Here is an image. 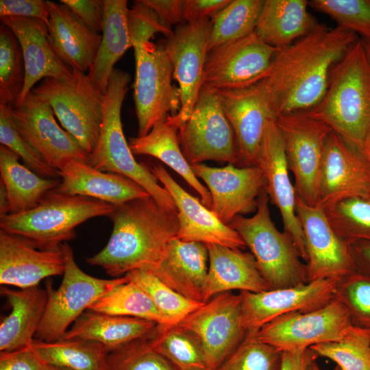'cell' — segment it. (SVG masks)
<instances>
[{"mask_svg": "<svg viewBox=\"0 0 370 370\" xmlns=\"http://www.w3.org/2000/svg\"><path fill=\"white\" fill-rule=\"evenodd\" d=\"M359 38L355 33L319 23L306 36L275 53L261 80L275 116L306 111L324 96L332 66Z\"/></svg>", "mask_w": 370, "mask_h": 370, "instance_id": "6da1fadb", "label": "cell"}, {"mask_svg": "<svg viewBox=\"0 0 370 370\" xmlns=\"http://www.w3.org/2000/svg\"><path fill=\"white\" fill-rule=\"evenodd\" d=\"M109 217L113 225L109 241L86 262L111 277L158 265L179 228L177 212L162 208L151 197L114 206Z\"/></svg>", "mask_w": 370, "mask_h": 370, "instance_id": "7a4b0ae2", "label": "cell"}, {"mask_svg": "<svg viewBox=\"0 0 370 370\" xmlns=\"http://www.w3.org/2000/svg\"><path fill=\"white\" fill-rule=\"evenodd\" d=\"M305 112L362 152L370 135V60L362 39L332 66L324 96Z\"/></svg>", "mask_w": 370, "mask_h": 370, "instance_id": "3957f363", "label": "cell"}, {"mask_svg": "<svg viewBox=\"0 0 370 370\" xmlns=\"http://www.w3.org/2000/svg\"><path fill=\"white\" fill-rule=\"evenodd\" d=\"M130 81L127 73L117 69L113 70L104 95L99 138L89 155L88 164L98 170L121 174L134 180L162 208L177 212L170 194L146 164L135 160L125 137L121 112Z\"/></svg>", "mask_w": 370, "mask_h": 370, "instance_id": "277c9868", "label": "cell"}, {"mask_svg": "<svg viewBox=\"0 0 370 370\" xmlns=\"http://www.w3.org/2000/svg\"><path fill=\"white\" fill-rule=\"evenodd\" d=\"M113 209V205L96 199L53 190L34 208L0 217V230L20 236L40 249H58L77 236L78 225L92 218L109 217Z\"/></svg>", "mask_w": 370, "mask_h": 370, "instance_id": "5b68a950", "label": "cell"}, {"mask_svg": "<svg viewBox=\"0 0 370 370\" xmlns=\"http://www.w3.org/2000/svg\"><path fill=\"white\" fill-rule=\"evenodd\" d=\"M266 188L258 199L251 217H236L230 223L254 256L258 269L269 288L278 289L306 284V264L291 238L280 232L273 222Z\"/></svg>", "mask_w": 370, "mask_h": 370, "instance_id": "8992f818", "label": "cell"}, {"mask_svg": "<svg viewBox=\"0 0 370 370\" xmlns=\"http://www.w3.org/2000/svg\"><path fill=\"white\" fill-rule=\"evenodd\" d=\"M47 101L62 127L90 155L98 142L105 95L87 74L72 69L66 77H47L32 90Z\"/></svg>", "mask_w": 370, "mask_h": 370, "instance_id": "52a82bcc", "label": "cell"}, {"mask_svg": "<svg viewBox=\"0 0 370 370\" xmlns=\"http://www.w3.org/2000/svg\"><path fill=\"white\" fill-rule=\"evenodd\" d=\"M65 269L58 289L46 282L47 301L34 339L53 342L62 338L68 327L98 299L116 286L129 281L127 276L106 280L92 277L77 264L67 243L60 246Z\"/></svg>", "mask_w": 370, "mask_h": 370, "instance_id": "ba28073f", "label": "cell"}, {"mask_svg": "<svg viewBox=\"0 0 370 370\" xmlns=\"http://www.w3.org/2000/svg\"><path fill=\"white\" fill-rule=\"evenodd\" d=\"M275 123L294 176L296 198L308 206H318L324 149L332 130L305 111L279 115Z\"/></svg>", "mask_w": 370, "mask_h": 370, "instance_id": "9c48e42d", "label": "cell"}, {"mask_svg": "<svg viewBox=\"0 0 370 370\" xmlns=\"http://www.w3.org/2000/svg\"><path fill=\"white\" fill-rule=\"evenodd\" d=\"M134 50V99L138 136H143L156 123L178 113L181 107L180 92L172 84L173 69L163 45L150 42Z\"/></svg>", "mask_w": 370, "mask_h": 370, "instance_id": "30bf717a", "label": "cell"}, {"mask_svg": "<svg viewBox=\"0 0 370 370\" xmlns=\"http://www.w3.org/2000/svg\"><path fill=\"white\" fill-rule=\"evenodd\" d=\"M178 136L190 165L207 160L237 163L232 127L212 88L203 85L189 117L178 127Z\"/></svg>", "mask_w": 370, "mask_h": 370, "instance_id": "8fae6325", "label": "cell"}, {"mask_svg": "<svg viewBox=\"0 0 370 370\" xmlns=\"http://www.w3.org/2000/svg\"><path fill=\"white\" fill-rule=\"evenodd\" d=\"M177 325L200 342L207 368L219 369L246 336L241 295L230 291L218 294Z\"/></svg>", "mask_w": 370, "mask_h": 370, "instance_id": "7c38bea8", "label": "cell"}, {"mask_svg": "<svg viewBox=\"0 0 370 370\" xmlns=\"http://www.w3.org/2000/svg\"><path fill=\"white\" fill-rule=\"evenodd\" d=\"M352 327L347 310L335 297L313 311L281 315L264 325L256 336L280 352H291L338 341Z\"/></svg>", "mask_w": 370, "mask_h": 370, "instance_id": "4fadbf2b", "label": "cell"}, {"mask_svg": "<svg viewBox=\"0 0 370 370\" xmlns=\"http://www.w3.org/2000/svg\"><path fill=\"white\" fill-rule=\"evenodd\" d=\"M14 125L26 143L57 171L73 160L88 163L89 155L54 118L50 105L31 91L10 106Z\"/></svg>", "mask_w": 370, "mask_h": 370, "instance_id": "5bb4252c", "label": "cell"}, {"mask_svg": "<svg viewBox=\"0 0 370 370\" xmlns=\"http://www.w3.org/2000/svg\"><path fill=\"white\" fill-rule=\"evenodd\" d=\"M278 51L254 32L223 45L207 54L203 85L214 90H230L255 84L267 77Z\"/></svg>", "mask_w": 370, "mask_h": 370, "instance_id": "9a60e30c", "label": "cell"}, {"mask_svg": "<svg viewBox=\"0 0 370 370\" xmlns=\"http://www.w3.org/2000/svg\"><path fill=\"white\" fill-rule=\"evenodd\" d=\"M212 20L179 24L163 44L180 92L178 113L167 119L178 127L189 117L203 86Z\"/></svg>", "mask_w": 370, "mask_h": 370, "instance_id": "2e32d148", "label": "cell"}, {"mask_svg": "<svg viewBox=\"0 0 370 370\" xmlns=\"http://www.w3.org/2000/svg\"><path fill=\"white\" fill-rule=\"evenodd\" d=\"M296 213L302 227L307 252L308 281H338L355 270L350 245L331 226L325 209L296 198Z\"/></svg>", "mask_w": 370, "mask_h": 370, "instance_id": "e0dca14e", "label": "cell"}, {"mask_svg": "<svg viewBox=\"0 0 370 370\" xmlns=\"http://www.w3.org/2000/svg\"><path fill=\"white\" fill-rule=\"evenodd\" d=\"M215 90L234 134L236 165L257 166L267 125L271 120L275 119L261 81L245 88Z\"/></svg>", "mask_w": 370, "mask_h": 370, "instance_id": "ac0fdd59", "label": "cell"}, {"mask_svg": "<svg viewBox=\"0 0 370 370\" xmlns=\"http://www.w3.org/2000/svg\"><path fill=\"white\" fill-rule=\"evenodd\" d=\"M191 166L210 192V210L224 224L230 225L237 216L256 211L258 197L267 186L258 166L238 167L230 164L219 168L204 163Z\"/></svg>", "mask_w": 370, "mask_h": 370, "instance_id": "d6986e66", "label": "cell"}, {"mask_svg": "<svg viewBox=\"0 0 370 370\" xmlns=\"http://www.w3.org/2000/svg\"><path fill=\"white\" fill-rule=\"evenodd\" d=\"M336 282L318 280L295 286L258 293L241 291L243 325L258 333L271 320L292 312H310L335 298Z\"/></svg>", "mask_w": 370, "mask_h": 370, "instance_id": "ffe728a7", "label": "cell"}, {"mask_svg": "<svg viewBox=\"0 0 370 370\" xmlns=\"http://www.w3.org/2000/svg\"><path fill=\"white\" fill-rule=\"evenodd\" d=\"M257 166L264 175L269 199L280 213L284 232L291 238L301 258L306 262L304 232L296 213L295 190L290 180L283 139L275 119L271 120L267 125Z\"/></svg>", "mask_w": 370, "mask_h": 370, "instance_id": "44dd1931", "label": "cell"}, {"mask_svg": "<svg viewBox=\"0 0 370 370\" xmlns=\"http://www.w3.org/2000/svg\"><path fill=\"white\" fill-rule=\"evenodd\" d=\"M370 194V164L361 151L332 131L325 143L318 206Z\"/></svg>", "mask_w": 370, "mask_h": 370, "instance_id": "7402d4cb", "label": "cell"}, {"mask_svg": "<svg viewBox=\"0 0 370 370\" xmlns=\"http://www.w3.org/2000/svg\"><path fill=\"white\" fill-rule=\"evenodd\" d=\"M149 168L175 203L179 222L177 238L241 250L246 249L239 234L229 225L221 222L197 198L186 191L162 164H153Z\"/></svg>", "mask_w": 370, "mask_h": 370, "instance_id": "603a6c76", "label": "cell"}, {"mask_svg": "<svg viewBox=\"0 0 370 370\" xmlns=\"http://www.w3.org/2000/svg\"><path fill=\"white\" fill-rule=\"evenodd\" d=\"M61 249L43 250L27 239L0 230V284L18 288L38 286L40 282L63 275Z\"/></svg>", "mask_w": 370, "mask_h": 370, "instance_id": "cb8c5ba5", "label": "cell"}, {"mask_svg": "<svg viewBox=\"0 0 370 370\" xmlns=\"http://www.w3.org/2000/svg\"><path fill=\"white\" fill-rule=\"evenodd\" d=\"M209 256L206 244L172 239L160 262L149 271L183 297L205 303Z\"/></svg>", "mask_w": 370, "mask_h": 370, "instance_id": "d4e9b609", "label": "cell"}, {"mask_svg": "<svg viewBox=\"0 0 370 370\" xmlns=\"http://www.w3.org/2000/svg\"><path fill=\"white\" fill-rule=\"evenodd\" d=\"M47 3V39L53 52L71 69L88 71L97 57L102 36L88 28L64 4Z\"/></svg>", "mask_w": 370, "mask_h": 370, "instance_id": "484cf974", "label": "cell"}, {"mask_svg": "<svg viewBox=\"0 0 370 370\" xmlns=\"http://www.w3.org/2000/svg\"><path fill=\"white\" fill-rule=\"evenodd\" d=\"M1 21L16 36L23 57L24 85L15 103L22 102L39 80L71 75L72 69L57 57L48 41L47 23L37 18L17 16L1 17Z\"/></svg>", "mask_w": 370, "mask_h": 370, "instance_id": "4316f807", "label": "cell"}, {"mask_svg": "<svg viewBox=\"0 0 370 370\" xmlns=\"http://www.w3.org/2000/svg\"><path fill=\"white\" fill-rule=\"evenodd\" d=\"M58 175L61 181L55 190L62 194L91 197L113 206L151 197L134 180L98 170L84 161L69 162L58 171Z\"/></svg>", "mask_w": 370, "mask_h": 370, "instance_id": "83f0119b", "label": "cell"}, {"mask_svg": "<svg viewBox=\"0 0 370 370\" xmlns=\"http://www.w3.org/2000/svg\"><path fill=\"white\" fill-rule=\"evenodd\" d=\"M206 246L209 265L205 302L232 290L253 293L271 290L251 252L215 244Z\"/></svg>", "mask_w": 370, "mask_h": 370, "instance_id": "f1b7e54d", "label": "cell"}, {"mask_svg": "<svg viewBox=\"0 0 370 370\" xmlns=\"http://www.w3.org/2000/svg\"><path fill=\"white\" fill-rule=\"evenodd\" d=\"M11 308L0 323V352H8L31 346L43 317L47 293L38 286L13 290L1 287Z\"/></svg>", "mask_w": 370, "mask_h": 370, "instance_id": "f546056e", "label": "cell"}, {"mask_svg": "<svg viewBox=\"0 0 370 370\" xmlns=\"http://www.w3.org/2000/svg\"><path fill=\"white\" fill-rule=\"evenodd\" d=\"M158 325L137 317L86 310L62 338L96 342L103 345L110 353L134 341L149 337Z\"/></svg>", "mask_w": 370, "mask_h": 370, "instance_id": "4dcf8cb0", "label": "cell"}, {"mask_svg": "<svg viewBox=\"0 0 370 370\" xmlns=\"http://www.w3.org/2000/svg\"><path fill=\"white\" fill-rule=\"evenodd\" d=\"M308 6L306 0H264L254 32L267 45L283 49L319 24Z\"/></svg>", "mask_w": 370, "mask_h": 370, "instance_id": "1f68e13d", "label": "cell"}, {"mask_svg": "<svg viewBox=\"0 0 370 370\" xmlns=\"http://www.w3.org/2000/svg\"><path fill=\"white\" fill-rule=\"evenodd\" d=\"M128 144L134 156L154 157L174 170L199 194L202 204L210 209V192L198 180L181 150L175 124L166 119L156 123L147 134L130 138Z\"/></svg>", "mask_w": 370, "mask_h": 370, "instance_id": "d6a6232c", "label": "cell"}, {"mask_svg": "<svg viewBox=\"0 0 370 370\" xmlns=\"http://www.w3.org/2000/svg\"><path fill=\"white\" fill-rule=\"evenodd\" d=\"M105 16L102 38L97 57L87 76L103 95L106 92L114 66L132 47L130 39L126 0H104Z\"/></svg>", "mask_w": 370, "mask_h": 370, "instance_id": "836d02e7", "label": "cell"}, {"mask_svg": "<svg viewBox=\"0 0 370 370\" xmlns=\"http://www.w3.org/2000/svg\"><path fill=\"white\" fill-rule=\"evenodd\" d=\"M0 175L9 200L10 214L31 210L60 184V180L45 178L19 162V157L0 146Z\"/></svg>", "mask_w": 370, "mask_h": 370, "instance_id": "e575fe53", "label": "cell"}, {"mask_svg": "<svg viewBox=\"0 0 370 370\" xmlns=\"http://www.w3.org/2000/svg\"><path fill=\"white\" fill-rule=\"evenodd\" d=\"M32 345L49 365L65 370H106L109 352L96 342L62 338L45 342L34 339Z\"/></svg>", "mask_w": 370, "mask_h": 370, "instance_id": "d590c367", "label": "cell"}, {"mask_svg": "<svg viewBox=\"0 0 370 370\" xmlns=\"http://www.w3.org/2000/svg\"><path fill=\"white\" fill-rule=\"evenodd\" d=\"M153 349L175 370L208 369L203 348L198 339L177 324L158 325L149 337Z\"/></svg>", "mask_w": 370, "mask_h": 370, "instance_id": "8d00e7d4", "label": "cell"}, {"mask_svg": "<svg viewBox=\"0 0 370 370\" xmlns=\"http://www.w3.org/2000/svg\"><path fill=\"white\" fill-rule=\"evenodd\" d=\"M88 310L111 315L137 317L160 325H170L149 296L130 280L116 286L95 301Z\"/></svg>", "mask_w": 370, "mask_h": 370, "instance_id": "74e56055", "label": "cell"}, {"mask_svg": "<svg viewBox=\"0 0 370 370\" xmlns=\"http://www.w3.org/2000/svg\"><path fill=\"white\" fill-rule=\"evenodd\" d=\"M264 0H232L213 20L208 53L254 32Z\"/></svg>", "mask_w": 370, "mask_h": 370, "instance_id": "f35d334b", "label": "cell"}, {"mask_svg": "<svg viewBox=\"0 0 370 370\" xmlns=\"http://www.w3.org/2000/svg\"><path fill=\"white\" fill-rule=\"evenodd\" d=\"M325 212L337 235L348 244L370 242V194L348 198L326 208Z\"/></svg>", "mask_w": 370, "mask_h": 370, "instance_id": "ab89813d", "label": "cell"}, {"mask_svg": "<svg viewBox=\"0 0 370 370\" xmlns=\"http://www.w3.org/2000/svg\"><path fill=\"white\" fill-rule=\"evenodd\" d=\"M125 275L149 296L170 325L178 323L204 304L183 297L148 270H134Z\"/></svg>", "mask_w": 370, "mask_h": 370, "instance_id": "60d3db41", "label": "cell"}, {"mask_svg": "<svg viewBox=\"0 0 370 370\" xmlns=\"http://www.w3.org/2000/svg\"><path fill=\"white\" fill-rule=\"evenodd\" d=\"M25 66L19 42L4 23L0 26V105L12 106L23 88Z\"/></svg>", "mask_w": 370, "mask_h": 370, "instance_id": "b9f144b4", "label": "cell"}, {"mask_svg": "<svg viewBox=\"0 0 370 370\" xmlns=\"http://www.w3.org/2000/svg\"><path fill=\"white\" fill-rule=\"evenodd\" d=\"M309 349L317 356L334 361L342 370H370V333L353 325L340 341Z\"/></svg>", "mask_w": 370, "mask_h": 370, "instance_id": "7bdbcfd3", "label": "cell"}, {"mask_svg": "<svg viewBox=\"0 0 370 370\" xmlns=\"http://www.w3.org/2000/svg\"><path fill=\"white\" fill-rule=\"evenodd\" d=\"M335 297L346 308L352 325L370 333V274L355 269L336 281Z\"/></svg>", "mask_w": 370, "mask_h": 370, "instance_id": "ee69618b", "label": "cell"}, {"mask_svg": "<svg viewBox=\"0 0 370 370\" xmlns=\"http://www.w3.org/2000/svg\"><path fill=\"white\" fill-rule=\"evenodd\" d=\"M256 334L247 332L243 341L220 370H281L282 352L260 341Z\"/></svg>", "mask_w": 370, "mask_h": 370, "instance_id": "f6af8a7d", "label": "cell"}, {"mask_svg": "<svg viewBox=\"0 0 370 370\" xmlns=\"http://www.w3.org/2000/svg\"><path fill=\"white\" fill-rule=\"evenodd\" d=\"M309 6L341 27L370 41V0H311Z\"/></svg>", "mask_w": 370, "mask_h": 370, "instance_id": "bcb514c9", "label": "cell"}, {"mask_svg": "<svg viewBox=\"0 0 370 370\" xmlns=\"http://www.w3.org/2000/svg\"><path fill=\"white\" fill-rule=\"evenodd\" d=\"M149 337L134 341L110 352L106 370H175L153 349Z\"/></svg>", "mask_w": 370, "mask_h": 370, "instance_id": "7dc6e473", "label": "cell"}, {"mask_svg": "<svg viewBox=\"0 0 370 370\" xmlns=\"http://www.w3.org/2000/svg\"><path fill=\"white\" fill-rule=\"evenodd\" d=\"M0 143L22 158L27 166L40 176L58 175V171L47 165L20 135L14 125L10 106L0 105Z\"/></svg>", "mask_w": 370, "mask_h": 370, "instance_id": "c3c4849f", "label": "cell"}, {"mask_svg": "<svg viewBox=\"0 0 370 370\" xmlns=\"http://www.w3.org/2000/svg\"><path fill=\"white\" fill-rule=\"evenodd\" d=\"M127 25L132 47L134 49L149 42L158 33L166 38L173 34L171 27L164 24L146 0H137L128 9Z\"/></svg>", "mask_w": 370, "mask_h": 370, "instance_id": "681fc988", "label": "cell"}, {"mask_svg": "<svg viewBox=\"0 0 370 370\" xmlns=\"http://www.w3.org/2000/svg\"><path fill=\"white\" fill-rule=\"evenodd\" d=\"M0 16L37 18L47 23L49 8L44 0H1Z\"/></svg>", "mask_w": 370, "mask_h": 370, "instance_id": "f907efd6", "label": "cell"}, {"mask_svg": "<svg viewBox=\"0 0 370 370\" xmlns=\"http://www.w3.org/2000/svg\"><path fill=\"white\" fill-rule=\"evenodd\" d=\"M91 30L102 32L105 16L104 0H61Z\"/></svg>", "mask_w": 370, "mask_h": 370, "instance_id": "816d5d0a", "label": "cell"}, {"mask_svg": "<svg viewBox=\"0 0 370 370\" xmlns=\"http://www.w3.org/2000/svg\"><path fill=\"white\" fill-rule=\"evenodd\" d=\"M47 364L31 346L0 353V370H45Z\"/></svg>", "mask_w": 370, "mask_h": 370, "instance_id": "f5cc1de1", "label": "cell"}, {"mask_svg": "<svg viewBox=\"0 0 370 370\" xmlns=\"http://www.w3.org/2000/svg\"><path fill=\"white\" fill-rule=\"evenodd\" d=\"M232 0H184V21L213 20Z\"/></svg>", "mask_w": 370, "mask_h": 370, "instance_id": "db71d44e", "label": "cell"}, {"mask_svg": "<svg viewBox=\"0 0 370 370\" xmlns=\"http://www.w3.org/2000/svg\"><path fill=\"white\" fill-rule=\"evenodd\" d=\"M166 25H179L184 21V0H146Z\"/></svg>", "mask_w": 370, "mask_h": 370, "instance_id": "11a10c76", "label": "cell"}, {"mask_svg": "<svg viewBox=\"0 0 370 370\" xmlns=\"http://www.w3.org/2000/svg\"><path fill=\"white\" fill-rule=\"evenodd\" d=\"M350 249L356 269L370 274V242H353Z\"/></svg>", "mask_w": 370, "mask_h": 370, "instance_id": "9f6ffc18", "label": "cell"}, {"mask_svg": "<svg viewBox=\"0 0 370 370\" xmlns=\"http://www.w3.org/2000/svg\"><path fill=\"white\" fill-rule=\"evenodd\" d=\"M309 348L282 352L281 370H305Z\"/></svg>", "mask_w": 370, "mask_h": 370, "instance_id": "6f0895ef", "label": "cell"}, {"mask_svg": "<svg viewBox=\"0 0 370 370\" xmlns=\"http://www.w3.org/2000/svg\"><path fill=\"white\" fill-rule=\"evenodd\" d=\"M10 214L9 200L5 188L0 182V217Z\"/></svg>", "mask_w": 370, "mask_h": 370, "instance_id": "680465c9", "label": "cell"}, {"mask_svg": "<svg viewBox=\"0 0 370 370\" xmlns=\"http://www.w3.org/2000/svg\"><path fill=\"white\" fill-rule=\"evenodd\" d=\"M317 357L318 356L312 350L309 349V354L305 370H321L316 361ZM333 370L342 369L339 366L337 365Z\"/></svg>", "mask_w": 370, "mask_h": 370, "instance_id": "91938a15", "label": "cell"}, {"mask_svg": "<svg viewBox=\"0 0 370 370\" xmlns=\"http://www.w3.org/2000/svg\"><path fill=\"white\" fill-rule=\"evenodd\" d=\"M363 153L365 154V156H366V158H367L369 162V164H370V147L369 146H365L363 151H362Z\"/></svg>", "mask_w": 370, "mask_h": 370, "instance_id": "94428289", "label": "cell"}, {"mask_svg": "<svg viewBox=\"0 0 370 370\" xmlns=\"http://www.w3.org/2000/svg\"><path fill=\"white\" fill-rule=\"evenodd\" d=\"M363 42H364V45H365V47L366 49V51L367 53V55H368V57H369V59L370 60V41H368V40H363Z\"/></svg>", "mask_w": 370, "mask_h": 370, "instance_id": "6125c7cd", "label": "cell"}, {"mask_svg": "<svg viewBox=\"0 0 370 370\" xmlns=\"http://www.w3.org/2000/svg\"><path fill=\"white\" fill-rule=\"evenodd\" d=\"M45 370H65V369L47 365Z\"/></svg>", "mask_w": 370, "mask_h": 370, "instance_id": "be15d7a7", "label": "cell"}, {"mask_svg": "<svg viewBox=\"0 0 370 370\" xmlns=\"http://www.w3.org/2000/svg\"><path fill=\"white\" fill-rule=\"evenodd\" d=\"M365 146H369V147H370V135H369V138H368V140H367V143H366ZM364 148H365V147H364Z\"/></svg>", "mask_w": 370, "mask_h": 370, "instance_id": "e7e4bbea", "label": "cell"}, {"mask_svg": "<svg viewBox=\"0 0 370 370\" xmlns=\"http://www.w3.org/2000/svg\"><path fill=\"white\" fill-rule=\"evenodd\" d=\"M204 370H220V369H204Z\"/></svg>", "mask_w": 370, "mask_h": 370, "instance_id": "03108f58", "label": "cell"}]
</instances>
